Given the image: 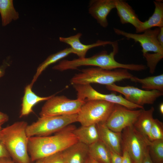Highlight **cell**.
Segmentation results:
<instances>
[{
	"label": "cell",
	"instance_id": "d6986e66",
	"mask_svg": "<svg viewBox=\"0 0 163 163\" xmlns=\"http://www.w3.org/2000/svg\"><path fill=\"white\" fill-rule=\"evenodd\" d=\"M155 9L152 14L147 20L142 22L139 28L136 30L138 34L143 32L153 27H163V2L161 0L153 1Z\"/></svg>",
	"mask_w": 163,
	"mask_h": 163
},
{
	"label": "cell",
	"instance_id": "9a60e30c",
	"mask_svg": "<svg viewBox=\"0 0 163 163\" xmlns=\"http://www.w3.org/2000/svg\"><path fill=\"white\" fill-rule=\"evenodd\" d=\"M100 139L107 148L122 155L121 133L114 132L107 127L105 122L96 124Z\"/></svg>",
	"mask_w": 163,
	"mask_h": 163
},
{
	"label": "cell",
	"instance_id": "d6a6232c",
	"mask_svg": "<svg viewBox=\"0 0 163 163\" xmlns=\"http://www.w3.org/2000/svg\"><path fill=\"white\" fill-rule=\"evenodd\" d=\"M9 119L8 116L6 114L0 111V128H2V126Z\"/></svg>",
	"mask_w": 163,
	"mask_h": 163
},
{
	"label": "cell",
	"instance_id": "6da1fadb",
	"mask_svg": "<svg viewBox=\"0 0 163 163\" xmlns=\"http://www.w3.org/2000/svg\"><path fill=\"white\" fill-rule=\"evenodd\" d=\"M76 128L70 125L53 135L28 137V151L32 161L62 152L78 141L73 133Z\"/></svg>",
	"mask_w": 163,
	"mask_h": 163
},
{
	"label": "cell",
	"instance_id": "ab89813d",
	"mask_svg": "<svg viewBox=\"0 0 163 163\" xmlns=\"http://www.w3.org/2000/svg\"><path fill=\"white\" fill-rule=\"evenodd\" d=\"M1 129V128H0V129Z\"/></svg>",
	"mask_w": 163,
	"mask_h": 163
},
{
	"label": "cell",
	"instance_id": "60d3db41",
	"mask_svg": "<svg viewBox=\"0 0 163 163\" xmlns=\"http://www.w3.org/2000/svg\"></svg>",
	"mask_w": 163,
	"mask_h": 163
},
{
	"label": "cell",
	"instance_id": "7a4b0ae2",
	"mask_svg": "<svg viewBox=\"0 0 163 163\" xmlns=\"http://www.w3.org/2000/svg\"><path fill=\"white\" fill-rule=\"evenodd\" d=\"M27 123L21 121L0 129L1 139L13 160L17 163H30L28 151Z\"/></svg>",
	"mask_w": 163,
	"mask_h": 163
},
{
	"label": "cell",
	"instance_id": "44dd1931",
	"mask_svg": "<svg viewBox=\"0 0 163 163\" xmlns=\"http://www.w3.org/2000/svg\"><path fill=\"white\" fill-rule=\"evenodd\" d=\"M73 132L78 142L88 146L100 140L96 124L81 126L76 128Z\"/></svg>",
	"mask_w": 163,
	"mask_h": 163
},
{
	"label": "cell",
	"instance_id": "f1b7e54d",
	"mask_svg": "<svg viewBox=\"0 0 163 163\" xmlns=\"http://www.w3.org/2000/svg\"><path fill=\"white\" fill-rule=\"evenodd\" d=\"M43 163H65L62 152H59L42 159Z\"/></svg>",
	"mask_w": 163,
	"mask_h": 163
},
{
	"label": "cell",
	"instance_id": "4316f807",
	"mask_svg": "<svg viewBox=\"0 0 163 163\" xmlns=\"http://www.w3.org/2000/svg\"><path fill=\"white\" fill-rule=\"evenodd\" d=\"M142 55L146 61L149 72L153 74L155 72L158 64L163 58V54L147 53L142 54Z\"/></svg>",
	"mask_w": 163,
	"mask_h": 163
},
{
	"label": "cell",
	"instance_id": "4fadbf2b",
	"mask_svg": "<svg viewBox=\"0 0 163 163\" xmlns=\"http://www.w3.org/2000/svg\"><path fill=\"white\" fill-rule=\"evenodd\" d=\"M115 8V0H92L90 2L88 11L101 26L106 28L108 25L107 16Z\"/></svg>",
	"mask_w": 163,
	"mask_h": 163
},
{
	"label": "cell",
	"instance_id": "7c38bea8",
	"mask_svg": "<svg viewBox=\"0 0 163 163\" xmlns=\"http://www.w3.org/2000/svg\"><path fill=\"white\" fill-rule=\"evenodd\" d=\"M113 30L117 35L139 43L142 48V54L149 52L163 54V45L160 44L157 39L160 28L146 30L142 34L127 32L115 28H113Z\"/></svg>",
	"mask_w": 163,
	"mask_h": 163
},
{
	"label": "cell",
	"instance_id": "cb8c5ba5",
	"mask_svg": "<svg viewBox=\"0 0 163 163\" xmlns=\"http://www.w3.org/2000/svg\"><path fill=\"white\" fill-rule=\"evenodd\" d=\"M0 14L3 27L19 18V13L14 8L12 0H0Z\"/></svg>",
	"mask_w": 163,
	"mask_h": 163
},
{
	"label": "cell",
	"instance_id": "ba28073f",
	"mask_svg": "<svg viewBox=\"0 0 163 163\" xmlns=\"http://www.w3.org/2000/svg\"><path fill=\"white\" fill-rule=\"evenodd\" d=\"M122 147L129 154L132 163H141L149 144L136 129L133 125L122 131Z\"/></svg>",
	"mask_w": 163,
	"mask_h": 163
},
{
	"label": "cell",
	"instance_id": "7402d4cb",
	"mask_svg": "<svg viewBox=\"0 0 163 163\" xmlns=\"http://www.w3.org/2000/svg\"><path fill=\"white\" fill-rule=\"evenodd\" d=\"M88 147L90 157L100 163H111L109 151L100 139Z\"/></svg>",
	"mask_w": 163,
	"mask_h": 163
},
{
	"label": "cell",
	"instance_id": "603a6c76",
	"mask_svg": "<svg viewBox=\"0 0 163 163\" xmlns=\"http://www.w3.org/2000/svg\"><path fill=\"white\" fill-rule=\"evenodd\" d=\"M71 48H66L49 56L38 67L36 72L30 84L31 87L43 71L49 66L63 59L71 53H73Z\"/></svg>",
	"mask_w": 163,
	"mask_h": 163
},
{
	"label": "cell",
	"instance_id": "9c48e42d",
	"mask_svg": "<svg viewBox=\"0 0 163 163\" xmlns=\"http://www.w3.org/2000/svg\"><path fill=\"white\" fill-rule=\"evenodd\" d=\"M73 85L77 92V99L84 102L91 100H102L119 104L130 109H144L143 106L138 105L129 102L121 94L117 95L113 93L106 94L98 92L90 84L74 85Z\"/></svg>",
	"mask_w": 163,
	"mask_h": 163
},
{
	"label": "cell",
	"instance_id": "d590c367",
	"mask_svg": "<svg viewBox=\"0 0 163 163\" xmlns=\"http://www.w3.org/2000/svg\"><path fill=\"white\" fill-rule=\"evenodd\" d=\"M86 163H100L90 157H89Z\"/></svg>",
	"mask_w": 163,
	"mask_h": 163
},
{
	"label": "cell",
	"instance_id": "83f0119b",
	"mask_svg": "<svg viewBox=\"0 0 163 163\" xmlns=\"http://www.w3.org/2000/svg\"><path fill=\"white\" fill-rule=\"evenodd\" d=\"M150 138L151 142L163 139V123L157 119H154L151 127Z\"/></svg>",
	"mask_w": 163,
	"mask_h": 163
},
{
	"label": "cell",
	"instance_id": "4dcf8cb0",
	"mask_svg": "<svg viewBox=\"0 0 163 163\" xmlns=\"http://www.w3.org/2000/svg\"><path fill=\"white\" fill-rule=\"evenodd\" d=\"M10 157V155L2 143L0 137V158Z\"/></svg>",
	"mask_w": 163,
	"mask_h": 163
},
{
	"label": "cell",
	"instance_id": "30bf717a",
	"mask_svg": "<svg viewBox=\"0 0 163 163\" xmlns=\"http://www.w3.org/2000/svg\"><path fill=\"white\" fill-rule=\"evenodd\" d=\"M106 88L122 94L128 101L141 106L153 104L158 97L163 95V92L158 90L146 91L132 86H120L115 83L106 85Z\"/></svg>",
	"mask_w": 163,
	"mask_h": 163
},
{
	"label": "cell",
	"instance_id": "f546056e",
	"mask_svg": "<svg viewBox=\"0 0 163 163\" xmlns=\"http://www.w3.org/2000/svg\"><path fill=\"white\" fill-rule=\"evenodd\" d=\"M109 151L111 163H121L122 160V155H120L111 149Z\"/></svg>",
	"mask_w": 163,
	"mask_h": 163
},
{
	"label": "cell",
	"instance_id": "52a82bcc",
	"mask_svg": "<svg viewBox=\"0 0 163 163\" xmlns=\"http://www.w3.org/2000/svg\"><path fill=\"white\" fill-rule=\"evenodd\" d=\"M85 103L78 99L72 100L64 95H53L42 106L40 117L78 114Z\"/></svg>",
	"mask_w": 163,
	"mask_h": 163
},
{
	"label": "cell",
	"instance_id": "74e56055",
	"mask_svg": "<svg viewBox=\"0 0 163 163\" xmlns=\"http://www.w3.org/2000/svg\"><path fill=\"white\" fill-rule=\"evenodd\" d=\"M4 74L3 69L1 68H0V78L2 77Z\"/></svg>",
	"mask_w": 163,
	"mask_h": 163
},
{
	"label": "cell",
	"instance_id": "d4e9b609",
	"mask_svg": "<svg viewBox=\"0 0 163 163\" xmlns=\"http://www.w3.org/2000/svg\"><path fill=\"white\" fill-rule=\"evenodd\" d=\"M130 80L141 85V87L146 91L158 90L163 91V74L140 78L133 76Z\"/></svg>",
	"mask_w": 163,
	"mask_h": 163
},
{
	"label": "cell",
	"instance_id": "836d02e7",
	"mask_svg": "<svg viewBox=\"0 0 163 163\" xmlns=\"http://www.w3.org/2000/svg\"><path fill=\"white\" fill-rule=\"evenodd\" d=\"M141 163H153L149 155V147Z\"/></svg>",
	"mask_w": 163,
	"mask_h": 163
},
{
	"label": "cell",
	"instance_id": "8d00e7d4",
	"mask_svg": "<svg viewBox=\"0 0 163 163\" xmlns=\"http://www.w3.org/2000/svg\"><path fill=\"white\" fill-rule=\"evenodd\" d=\"M159 111L161 113L163 114V104L161 103L159 106Z\"/></svg>",
	"mask_w": 163,
	"mask_h": 163
},
{
	"label": "cell",
	"instance_id": "f35d334b",
	"mask_svg": "<svg viewBox=\"0 0 163 163\" xmlns=\"http://www.w3.org/2000/svg\"><path fill=\"white\" fill-rule=\"evenodd\" d=\"M34 163H43L42 159L38 160Z\"/></svg>",
	"mask_w": 163,
	"mask_h": 163
},
{
	"label": "cell",
	"instance_id": "e0dca14e",
	"mask_svg": "<svg viewBox=\"0 0 163 163\" xmlns=\"http://www.w3.org/2000/svg\"><path fill=\"white\" fill-rule=\"evenodd\" d=\"M115 8L120 23L123 24H130L137 30L142 24L141 21L132 7L126 1L115 0Z\"/></svg>",
	"mask_w": 163,
	"mask_h": 163
},
{
	"label": "cell",
	"instance_id": "e575fe53",
	"mask_svg": "<svg viewBox=\"0 0 163 163\" xmlns=\"http://www.w3.org/2000/svg\"><path fill=\"white\" fill-rule=\"evenodd\" d=\"M0 163H17L11 159L10 157H3L0 158Z\"/></svg>",
	"mask_w": 163,
	"mask_h": 163
},
{
	"label": "cell",
	"instance_id": "5bb4252c",
	"mask_svg": "<svg viewBox=\"0 0 163 163\" xmlns=\"http://www.w3.org/2000/svg\"><path fill=\"white\" fill-rule=\"evenodd\" d=\"M82 35L81 33H78L75 35L68 37H60L59 39L60 42L69 45L73 51V53L76 55L79 58L85 57L88 51L91 48L109 44L111 45L113 42L98 40L96 42L92 44H85L80 41V38Z\"/></svg>",
	"mask_w": 163,
	"mask_h": 163
},
{
	"label": "cell",
	"instance_id": "3957f363",
	"mask_svg": "<svg viewBox=\"0 0 163 163\" xmlns=\"http://www.w3.org/2000/svg\"><path fill=\"white\" fill-rule=\"evenodd\" d=\"M133 76L128 70L124 69L108 70L97 67L83 69L80 72L75 75L70 82L72 85L97 83L106 86L123 80L130 79Z\"/></svg>",
	"mask_w": 163,
	"mask_h": 163
},
{
	"label": "cell",
	"instance_id": "ac0fdd59",
	"mask_svg": "<svg viewBox=\"0 0 163 163\" xmlns=\"http://www.w3.org/2000/svg\"><path fill=\"white\" fill-rule=\"evenodd\" d=\"M154 108L152 107L148 110L143 109L136 122L133 125L136 129L150 145L151 142L150 133L154 118Z\"/></svg>",
	"mask_w": 163,
	"mask_h": 163
},
{
	"label": "cell",
	"instance_id": "5b68a950",
	"mask_svg": "<svg viewBox=\"0 0 163 163\" xmlns=\"http://www.w3.org/2000/svg\"><path fill=\"white\" fill-rule=\"evenodd\" d=\"M117 53L114 50L109 54L104 50L89 57L78 58L72 60L64 59L54 66L53 69L63 71L77 69L82 66H93L106 70H112L118 68L120 66L119 62L114 58Z\"/></svg>",
	"mask_w": 163,
	"mask_h": 163
},
{
	"label": "cell",
	"instance_id": "2e32d148",
	"mask_svg": "<svg viewBox=\"0 0 163 163\" xmlns=\"http://www.w3.org/2000/svg\"><path fill=\"white\" fill-rule=\"evenodd\" d=\"M62 153L66 163H86L89 157L88 146L78 141Z\"/></svg>",
	"mask_w": 163,
	"mask_h": 163
},
{
	"label": "cell",
	"instance_id": "8992f818",
	"mask_svg": "<svg viewBox=\"0 0 163 163\" xmlns=\"http://www.w3.org/2000/svg\"><path fill=\"white\" fill-rule=\"evenodd\" d=\"M115 104L102 100H91L86 101L77 114V122L82 126L105 122L112 111Z\"/></svg>",
	"mask_w": 163,
	"mask_h": 163
},
{
	"label": "cell",
	"instance_id": "1f68e13d",
	"mask_svg": "<svg viewBox=\"0 0 163 163\" xmlns=\"http://www.w3.org/2000/svg\"><path fill=\"white\" fill-rule=\"evenodd\" d=\"M123 155L121 163H132L131 157L127 152L125 149H122Z\"/></svg>",
	"mask_w": 163,
	"mask_h": 163
},
{
	"label": "cell",
	"instance_id": "277c9868",
	"mask_svg": "<svg viewBox=\"0 0 163 163\" xmlns=\"http://www.w3.org/2000/svg\"><path fill=\"white\" fill-rule=\"evenodd\" d=\"M77 122V114L40 117L36 122L27 125L26 133L28 137L48 136Z\"/></svg>",
	"mask_w": 163,
	"mask_h": 163
},
{
	"label": "cell",
	"instance_id": "ffe728a7",
	"mask_svg": "<svg viewBox=\"0 0 163 163\" xmlns=\"http://www.w3.org/2000/svg\"><path fill=\"white\" fill-rule=\"evenodd\" d=\"M30 84L27 85L24 89L22 98L20 117L27 116L32 112L34 106L38 103L47 101L53 96L41 97L36 94L32 90Z\"/></svg>",
	"mask_w": 163,
	"mask_h": 163
},
{
	"label": "cell",
	"instance_id": "484cf974",
	"mask_svg": "<svg viewBox=\"0 0 163 163\" xmlns=\"http://www.w3.org/2000/svg\"><path fill=\"white\" fill-rule=\"evenodd\" d=\"M149 152L153 163H163V139L151 142L149 146Z\"/></svg>",
	"mask_w": 163,
	"mask_h": 163
},
{
	"label": "cell",
	"instance_id": "8fae6325",
	"mask_svg": "<svg viewBox=\"0 0 163 163\" xmlns=\"http://www.w3.org/2000/svg\"><path fill=\"white\" fill-rule=\"evenodd\" d=\"M143 109L131 110L115 104L105 124L111 130L121 133L125 128L133 125Z\"/></svg>",
	"mask_w": 163,
	"mask_h": 163
}]
</instances>
